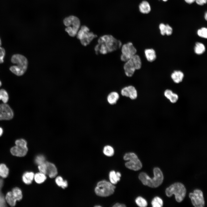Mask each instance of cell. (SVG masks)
<instances>
[{"mask_svg": "<svg viewBox=\"0 0 207 207\" xmlns=\"http://www.w3.org/2000/svg\"><path fill=\"white\" fill-rule=\"evenodd\" d=\"M77 37L83 45L86 46L89 44L95 38L97 37L96 34L90 31L89 28L86 26H83L78 30Z\"/></svg>", "mask_w": 207, "mask_h": 207, "instance_id": "cell-7", "label": "cell"}, {"mask_svg": "<svg viewBox=\"0 0 207 207\" xmlns=\"http://www.w3.org/2000/svg\"><path fill=\"white\" fill-rule=\"evenodd\" d=\"M103 152L105 155L110 157L113 155L114 150L113 148L111 146L107 145L104 147Z\"/></svg>", "mask_w": 207, "mask_h": 207, "instance_id": "cell-29", "label": "cell"}, {"mask_svg": "<svg viewBox=\"0 0 207 207\" xmlns=\"http://www.w3.org/2000/svg\"><path fill=\"white\" fill-rule=\"evenodd\" d=\"M4 62V58L2 57L0 54V64Z\"/></svg>", "mask_w": 207, "mask_h": 207, "instance_id": "cell-43", "label": "cell"}, {"mask_svg": "<svg viewBox=\"0 0 207 207\" xmlns=\"http://www.w3.org/2000/svg\"><path fill=\"white\" fill-rule=\"evenodd\" d=\"M154 177L151 178L146 173H141L139 176V180L143 184L151 187H156L160 185L163 182V176L162 173L158 168H155L153 170Z\"/></svg>", "mask_w": 207, "mask_h": 207, "instance_id": "cell-2", "label": "cell"}, {"mask_svg": "<svg viewBox=\"0 0 207 207\" xmlns=\"http://www.w3.org/2000/svg\"><path fill=\"white\" fill-rule=\"evenodd\" d=\"M164 95L165 97L172 103H176L178 99V95L170 89L166 90L164 92Z\"/></svg>", "mask_w": 207, "mask_h": 207, "instance_id": "cell-19", "label": "cell"}, {"mask_svg": "<svg viewBox=\"0 0 207 207\" xmlns=\"http://www.w3.org/2000/svg\"><path fill=\"white\" fill-rule=\"evenodd\" d=\"M12 194L16 201H20L22 198V195L21 190L18 187L13 188L12 191Z\"/></svg>", "mask_w": 207, "mask_h": 207, "instance_id": "cell-28", "label": "cell"}, {"mask_svg": "<svg viewBox=\"0 0 207 207\" xmlns=\"http://www.w3.org/2000/svg\"><path fill=\"white\" fill-rule=\"evenodd\" d=\"M46 162L42 164L39 165L38 168L40 172L45 175L46 174Z\"/></svg>", "mask_w": 207, "mask_h": 207, "instance_id": "cell-37", "label": "cell"}, {"mask_svg": "<svg viewBox=\"0 0 207 207\" xmlns=\"http://www.w3.org/2000/svg\"><path fill=\"white\" fill-rule=\"evenodd\" d=\"M9 96L7 92L4 89L0 90V100L4 103H6L8 100Z\"/></svg>", "mask_w": 207, "mask_h": 207, "instance_id": "cell-32", "label": "cell"}, {"mask_svg": "<svg viewBox=\"0 0 207 207\" xmlns=\"http://www.w3.org/2000/svg\"><path fill=\"white\" fill-rule=\"evenodd\" d=\"M173 32L172 28L168 24H166L165 34L167 36L171 35Z\"/></svg>", "mask_w": 207, "mask_h": 207, "instance_id": "cell-38", "label": "cell"}, {"mask_svg": "<svg viewBox=\"0 0 207 207\" xmlns=\"http://www.w3.org/2000/svg\"><path fill=\"white\" fill-rule=\"evenodd\" d=\"M46 174L48 175L50 178L55 177L57 173L55 166L53 164L48 162H46Z\"/></svg>", "mask_w": 207, "mask_h": 207, "instance_id": "cell-15", "label": "cell"}, {"mask_svg": "<svg viewBox=\"0 0 207 207\" xmlns=\"http://www.w3.org/2000/svg\"><path fill=\"white\" fill-rule=\"evenodd\" d=\"M207 0H195L196 3L200 5H202L206 3Z\"/></svg>", "mask_w": 207, "mask_h": 207, "instance_id": "cell-40", "label": "cell"}, {"mask_svg": "<svg viewBox=\"0 0 207 207\" xmlns=\"http://www.w3.org/2000/svg\"><path fill=\"white\" fill-rule=\"evenodd\" d=\"M121 60L125 62L136 54L137 50L131 42H129L122 45L121 47Z\"/></svg>", "mask_w": 207, "mask_h": 207, "instance_id": "cell-9", "label": "cell"}, {"mask_svg": "<svg viewBox=\"0 0 207 207\" xmlns=\"http://www.w3.org/2000/svg\"><path fill=\"white\" fill-rule=\"evenodd\" d=\"M96 206V207H101V206Z\"/></svg>", "mask_w": 207, "mask_h": 207, "instance_id": "cell-49", "label": "cell"}, {"mask_svg": "<svg viewBox=\"0 0 207 207\" xmlns=\"http://www.w3.org/2000/svg\"><path fill=\"white\" fill-rule=\"evenodd\" d=\"M3 133V130L2 128L0 127V137L2 135Z\"/></svg>", "mask_w": 207, "mask_h": 207, "instance_id": "cell-44", "label": "cell"}, {"mask_svg": "<svg viewBox=\"0 0 207 207\" xmlns=\"http://www.w3.org/2000/svg\"><path fill=\"white\" fill-rule=\"evenodd\" d=\"M124 62L123 69L125 75L128 77L133 76L136 70L140 69L142 66L141 58L136 54Z\"/></svg>", "mask_w": 207, "mask_h": 207, "instance_id": "cell-3", "label": "cell"}, {"mask_svg": "<svg viewBox=\"0 0 207 207\" xmlns=\"http://www.w3.org/2000/svg\"><path fill=\"white\" fill-rule=\"evenodd\" d=\"M34 173L32 172H26L22 177L23 181L26 184H31L34 178Z\"/></svg>", "mask_w": 207, "mask_h": 207, "instance_id": "cell-23", "label": "cell"}, {"mask_svg": "<svg viewBox=\"0 0 207 207\" xmlns=\"http://www.w3.org/2000/svg\"><path fill=\"white\" fill-rule=\"evenodd\" d=\"M189 197L193 205L195 207H203L204 206V201L202 191L196 189L193 192L190 193Z\"/></svg>", "mask_w": 207, "mask_h": 207, "instance_id": "cell-10", "label": "cell"}, {"mask_svg": "<svg viewBox=\"0 0 207 207\" xmlns=\"http://www.w3.org/2000/svg\"><path fill=\"white\" fill-rule=\"evenodd\" d=\"M205 46L203 43L199 42L195 43L194 48L195 54L198 55H201L205 52Z\"/></svg>", "mask_w": 207, "mask_h": 207, "instance_id": "cell-24", "label": "cell"}, {"mask_svg": "<svg viewBox=\"0 0 207 207\" xmlns=\"http://www.w3.org/2000/svg\"><path fill=\"white\" fill-rule=\"evenodd\" d=\"M122 45L121 42L113 35L106 34L99 38L94 50L97 54L105 55L121 48Z\"/></svg>", "mask_w": 207, "mask_h": 207, "instance_id": "cell-1", "label": "cell"}, {"mask_svg": "<svg viewBox=\"0 0 207 207\" xmlns=\"http://www.w3.org/2000/svg\"><path fill=\"white\" fill-rule=\"evenodd\" d=\"M139 11L142 14H147L149 13L151 10V7L149 3L147 1L143 0L141 2L138 6Z\"/></svg>", "mask_w": 207, "mask_h": 207, "instance_id": "cell-16", "label": "cell"}, {"mask_svg": "<svg viewBox=\"0 0 207 207\" xmlns=\"http://www.w3.org/2000/svg\"><path fill=\"white\" fill-rule=\"evenodd\" d=\"M144 54L147 60L149 62H152L156 58V51L153 49L148 48L145 49Z\"/></svg>", "mask_w": 207, "mask_h": 207, "instance_id": "cell-18", "label": "cell"}, {"mask_svg": "<svg viewBox=\"0 0 207 207\" xmlns=\"http://www.w3.org/2000/svg\"><path fill=\"white\" fill-rule=\"evenodd\" d=\"M121 93L123 96L129 97L131 99H134L137 97V92L135 87L132 85H129L122 88Z\"/></svg>", "mask_w": 207, "mask_h": 207, "instance_id": "cell-12", "label": "cell"}, {"mask_svg": "<svg viewBox=\"0 0 207 207\" xmlns=\"http://www.w3.org/2000/svg\"><path fill=\"white\" fill-rule=\"evenodd\" d=\"M55 181L58 186L61 187L63 188H65L68 186L67 181H64L62 178L60 176L57 177L56 178Z\"/></svg>", "mask_w": 207, "mask_h": 207, "instance_id": "cell-30", "label": "cell"}, {"mask_svg": "<svg viewBox=\"0 0 207 207\" xmlns=\"http://www.w3.org/2000/svg\"><path fill=\"white\" fill-rule=\"evenodd\" d=\"M151 203L153 207H161L163 205V202L162 200L158 197L154 198L152 200Z\"/></svg>", "mask_w": 207, "mask_h": 207, "instance_id": "cell-31", "label": "cell"}, {"mask_svg": "<svg viewBox=\"0 0 207 207\" xmlns=\"http://www.w3.org/2000/svg\"><path fill=\"white\" fill-rule=\"evenodd\" d=\"M204 18L206 20H207V12H206L204 14Z\"/></svg>", "mask_w": 207, "mask_h": 207, "instance_id": "cell-45", "label": "cell"}, {"mask_svg": "<svg viewBox=\"0 0 207 207\" xmlns=\"http://www.w3.org/2000/svg\"><path fill=\"white\" fill-rule=\"evenodd\" d=\"M1 39L0 38V46H1Z\"/></svg>", "mask_w": 207, "mask_h": 207, "instance_id": "cell-46", "label": "cell"}, {"mask_svg": "<svg viewBox=\"0 0 207 207\" xmlns=\"http://www.w3.org/2000/svg\"><path fill=\"white\" fill-rule=\"evenodd\" d=\"M121 176L120 173L119 172H116L114 170L111 171L109 174V177L110 182L112 184H116L118 181H120Z\"/></svg>", "mask_w": 207, "mask_h": 207, "instance_id": "cell-21", "label": "cell"}, {"mask_svg": "<svg viewBox=\"0 0 207 207\" xmlns=\"http://www.w3.org/2000/svg\"><path fill=\"white\" fill-rule=\"evenodd\" d=\"M1 85H2L1 82L0 80V87L1 86Z\"/></svg>", "mask_w": 207, "mask_h": 207, "instance_id": "cell-47", "label": "cell"}, {"mask_svg": "<svg viewBox=\"0 0 207 207\" xmlns=\"http://www.w3.org/2000/svg\"><path fill=\"white\" fill-rule=\"evenodd\" d=\"M166 195L168 197L174 194L176 201L179 202L184 199L186 193V189L183 184L176 183L166 189Z\"/></svg>", "mask_w": 207, "mask_h": 207, "instance_id": "cell-4", "label": "cell"}, {"mask_svg": "<svg viewBox=\"0 0 207 207\" xmlns=\"http://www.w3.org/2000/svg\"><path fill=\"white\" fill-rule=\"evenodd\" d=\"M9 172V169L5 164H0V176L5 178L8 175Z\"/></svg>", "mask_w": 207, "mask_h": 207, "instance_id": "cell-27", "label": "cell"}, {"mask_svg": "<svg viewBox=\"0 0 207 207\" xmlns=\"http://www.w3.org/2000/svg\"><path fill=\"white\" fill-rule=\"evenodd\" d=\"M28 151L27 147H24L16 145L12 147L10 149V152L13 155L18 157H22L25 156Z\"/></svg>", "mask_w": 207, "mask_h": 207, "instance_id": "cell-14", "label": "cell"}, {"mask_svg": "<svg viewBox=\"0 0 207 207\" xmlns=\"http://www.w3.org/2000/svg\"><path fill=\"white\" fill-rule=\"evenodd\" d=\"M63 23L67 26L65 31L70 36L74 37L77 35L80 26L78 18L74 16H70L64 18Z\"/></svg>", "mask_w": 207, "mask_h": 207, "instance_id": "cell-5", "label": "cell"}, {"mask_svg": "<svg viewBox=\"0 0 207 207\" xmlns=\"http://www.w3.org/2000/svg\"><path fill=\"white\" fill-rule=\"evenodd\" d=\"M183 72L179 70L173 71L171 75V77L175 83H179L181 82L184 77Z\"/></svg>", "mask_w": 207, "mask_h": 207, "instance_id": "cell-17", "label": "cell"}, {"mask_svg": "<svg viewBox=\"0 0 207 207\" xmlns=\"http://www.w3.org/2000/svg\"><path fill=\"white\" fill-rule=\"evenodd\" d=\"M45 158L44 156L42 155L37 156L35 158V161L37 164L39 165L45 162Z\"/></svg>", "mask_w": 207, "mask_h": 207, "instance_id": "cell-35", "label": "cell"}, {"mask_svg": "<svg viewBox=\"0 0 207 207\" xmlns=\"http://www.w3.org/2000/svg\"><path fill=\"white\" fill-rule=\"evenodd\" d=\"M124 159L129 161L125 164L126 166L128 168L135 171L140 169L142 164L137 155L133 153H129L125 154Z\"/></svg>", "mask_w": 207, "mask_h": 207, "instance_id": "cell-8", "label": "cell"}, {"mask_svg": "<svg viewBox=\"0 0 207 207\" xmlns=\"http://www.w3.org/2000/svg\"><path fill=\"white\" fill-rule=\"evenodd\" d=\"M119 98V94L116 91H112L110 93L107 97V100L111 105L116 103Z\"/></svg>", "mask_w": 207, "mask_h": 207, "instance_id": "cell-20", "label": "cell"}, {"mask_svg": "<svg viewBox=\"0 0 207 207\" xmlns=\"http://www.w3.org/2000/svg\"><path fill=\"white\" fill-rule=\"evenodd\" d=\"M34 179L37 183L40 184L45 181L46 177L45 174L40 172L37 173L34 175Z\"/></svg>", "mask_w": 207, "mask_h": 207, "instance_id": "cell-26", "label": "cell"}, {"mask_svg": "<svg viewBox=\"0 0 207 207\" xmlns=\"http://www.w3.org/2000/svg\"><path fill=\"white\" fill-rule=\"evenodd\" d=\"M159 29L161 35H165L166 24L163 23H161L159 25Z\"/></svg>", "mask_w": 207, "mask_h": 207, "instance_id": "cell-39", "label": "cell"}, {"mask_svg": "<svg viewBox=\"0 0 207 207\" xmlns=\"http://www.w3.org/2000/svg\"><path fill=\"white\" fill-rule=\"evenodd\" d=\"M135 202L138 206L141 207H146L147 204L146 200L140 196L136 198Z\"/></svg>", "mask_w": 207, "mask_h": 207, "instance_id": "cell-33", "label": "cell"}, {"mask_svg": "<svg viewBox=\"0 0 207 207\" xmlns=\"http://www.w3.org/2000/svg\"><path fill=\"white\" fill-rule=\"evenodd\" d=\"M185 2L189 4H191L195 1V0H184Z\"/></svg>", "mask_w": 207, "mask_h": 207, "instance_id": "cell-42", "label": "cell"}, {"mask_svg": "<svg viewBox=\"0 0 207 207\" xmlns=\"http://www.w3.org/2000/svg\"><path fill=\"white\" fill-rule=\"evenodd\" d=\"M5 199L7 203L10 206H15L17 201L14 196L12 191L8 192L6 194Z\"/></svg>", "mask_w": 207, "mask_h": 207, "instance_id": "cell-25", "label": "cell"}, {"mask_svg": "<svg viewBox=\"0 0 207 207\" xmlns=\"http://www.w3.org/2000/svg\"><path fill=\"white\" fill-rule=\"evenodd\" d=\"M13 116V111L8 104L6 103L0 104V120H10Z\"/></svg>", "mask_w": 207, "mask_h": 207, "instance_id": "cell-11", "label": "cell"}, {"mask_svg": "<svg viewBox=\"0 0 207 207\" xmlns=\"http://www.w3.org/2000/svg\"><path fill=\"white\" fill-rule=\"evenodd\" d=\"M197 34L200 37L204 39H207V28L206 27H203L198 29L197 31Z\"/></svg>", "mask_w": 207, "mask_h": 207, "instance_id": "cell-34", "label": "cell"}, {"mask_svg": "<svg viewBox=\"0 0 207 207\" xmlns=\"http://www.w3.org/2000/svg\"><path fill=\"white\" fill-rule=\"evenodd\" d=\"M15 143L16 145L24 147H27L26 141V140L23 139L16 140L15 142Z\"/></svg>", "mask_w": 207, "mask_h": 207, "instance_id": "cell-36", "label": "cell"}, {"mask_svg": "<svg viewBox=\"0 0 207 207\" xmlns=\"http://www.w3.org/2000/svg\"><path fill=\"white\" fill-rule=\"evenodd\" d=\"M9 69L15 74L18 76H20L24 73L27 69L17 65H15L11 66Z\"/></svg>", "mask_w": 207, "mask_h": 207, "instance_id": "cell-22", "label": "cell"}, {"mask_svg": "<svg viewBox=\"0 0 207 207\" xmlns=\"http://www.w3.org/2000/svg\"><path fill=\"white\" fill-rule=\"evenodd\" d=\"M12 62L17 66L27 69L28 62L27 58L24 56L19 54L13 55L11 58Z\"/></svg>", "mask_w": 207, "mask_h": 207, "instance_id": "cell-13", "label": "cell"}, {"mask_svg": "<svg viewBox=\"0 0 207 207\" xmlns=\"http://www.w3.org/2000/svg\"><path fill=\"white\" fill-rule=\"evenodd\" d=\"M114 207H126V206L123 204H120L119 203H116L113 206Z\"/></svg>", "mask_w": 207, "mask_h": 207, "instance_id": "cell-41", "label": "cell"}, {"mask_svg": "<svg viewBox=\"0 0 207 207\" xmlns=\"http://www.w3.org/2000/svg\"><path fill=\"white\" fill-rule=\"evenodd\" d=\"M162 0L164 2H166L168 1V0Z\"/></svg>", "mask_w": 207, "mask_h": 207, "instance_id": "cell-48", "label": "cell"}, {"mask_svg": "<svg viewBox=\"0 0 207 207\" xmlns=\"http://www.w3.org/2000/svg\"><path fill=\"white\" fill-rule=\"evenodd\" d=\"M115 188V187L111 183L106 180H102L97 183L95 191L97 195L105 197L113 194Z\"/></svg>", "mask_w": 207, "mask_h": 207, "instance_id": "cell-6", "label": "cell"}]
</instances>
